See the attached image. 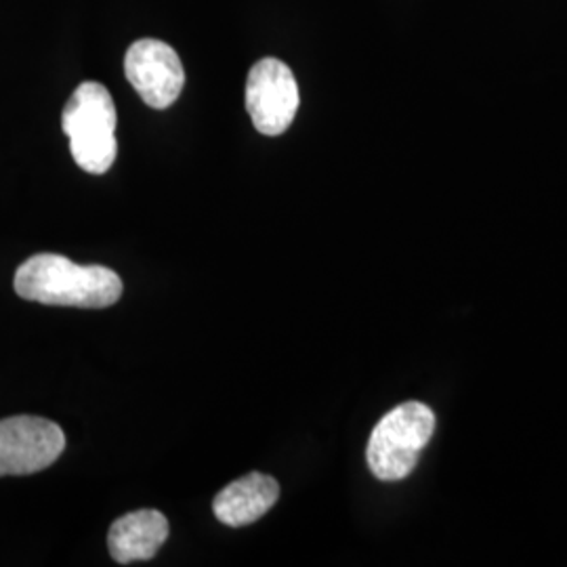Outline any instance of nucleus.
<instances>
[{
	"label": "nucleus",
	"mask_w": 567,
	"mask_h": 567,
	"mask_svg": "<svg viewBox=\"0 0 567 567\" xmlns=\"http://www.w3.org/2000/svg\"><path fill=\"white\" fill-rule=\"evenodd\" d=\"M16 292L25 301L103 309L118 303L122 280L103 265H76L61 255H34L16 274Z\"/></svg>",
	"instance_id": "1"
},
{
	"label": "nucleus",
	"mask_w": 567,
	"mask_h": 567,
	"mask_svg": "<svg viewBox=\"0 0 567 567\" xmlns=\"http://www.w3.org/2000/svg\"><path fill=\"white\" fill-rule=\"evenodd\" d=\"M61 128L70 137V152L82 171L103 175L118 154L116 105L100 82H82L65 103Z\"/></svg>",
	"instance_id": "2"
},
{
	"label": "nucleus",
	"mask_w": 567,
	"mask_h": 567,
	"mask_svg": "<svg viewBox=\"0 0 567 567\" xmlns=\"http://www.w3.org/2000/svg\"><path fill=\"white\" fill-rule=\"evenodd\" d=\"M435 433V412L421 402L395 405L377 423L365 458L372 475L381 482L408 477L421 458V452Z\"/></svg>",
	"instance_id": "3"
},
{
	"label": "nucleus",
	"mask_w": 567,
	"mask_h": 567,
	"mask_svg": "<svg viewBox=\"0 0 567 567\" xmlns=\"http://www.w3.org/2000/svg\"><path fill=\"white\" fill-rule=\"evenodd\" d=\"M246 110L261 135L278 137L288 131L299 110V84L284 61L267 58L252 65L246 81Z\"/></svg>",
	"instance_id": "4"
},
{
	"label": "nucleus",
	"mask_w": 567,
	"mask_h": 567,
	"mask_svg": "<svg viewBox=\"0 0 567 567\" xmlns=\"http://www.w3.org/2000/svg\"><path fill=\"white\" fill-rule=\"evenodd\" d=\"M63 447V431L47 419H4L0 421V477L39 473L60 458Z\"/></svg>",
	"instance_id": "5"
},
{
	"label": "nucleus",
	"mask_w": 567,
	"mask_h": 567,
	"mask_svg": "<svg viewBox=\"0 0 567 567\" xmlns=\"http://www.w3.org/2000/svg\"><path fill=\"white\" fill-rule=\"evenodd\" d=\"M124 74L143 102L154 110L171 107L185 84L177 51L156 39H142L131 44L124 58Z\"/></svg>",
	"instance_id": "6"
},
{
	"label": "nucleus",
	"mask_w": 567,
	"mask_h": 567,
	"mask_svg": "<svg viewBox=\"0 0 567 567\" xmlns=\"http://www.w3.org/2000/svg\"><path fill=\"white\" fill-rule=\"evenodd\" d=\"M168 519L161 511L142 508L116 519L107 534V548L116 564L152 559L168 538Z\"/></svg>",
	"instance_id": "7"
},
{
	"label": "nucleus",
	"mask_w": 567,
	"mask_h": 567,
	"mask_svg": "<svg viewBox=\"0 0 567 567\" xmlns=\"http://www.w3.org/2000/svg\"><path fill=\"white\" fill-rule=\"evenodd\" d=\"M280 498V486L264 473H248L224 487L215 503V517L229 527H243L261 519Z\"/></svg>",
	"instance_id": "8"
}]
</instances>
